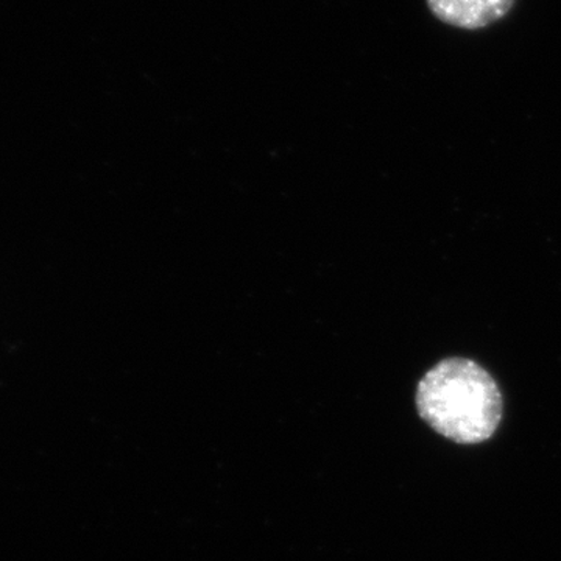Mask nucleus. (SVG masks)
<instances>
[{"label": "nucleus", "instance_id": "f257e3e1", "mask_svg": "<svg viewBox=\"0 0 561 561\" xmlns=\"http://www.w3.org/2000/svg\"><path fill=\"white\" fill-rule=\"evenodd\" d=\"M421 419L451 442L478 445L493 437L502 420V394L481 365L451 357L424 375L416 389Z\"/></svg>", "mask_w": 561, "mask_h": 561}, {"label": "nucleus", "instance_id": "f03ea898", "mask_svg": "<svg viewBox=\"0 0 561 561\" xmlns=\"http://www.w3.org/2000/svg\"><path fill=\"white\" fill-rule=\"evenodd\" d=\"M427 5L445 24L478 31L507 16L515 0H427Z\"/></svg>", "mask_w": 561, "mask_h": 561}]
</instances>
